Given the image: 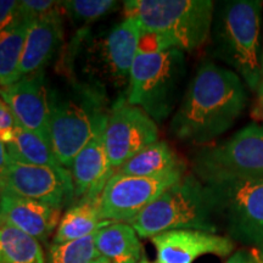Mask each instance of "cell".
<instances>
[{
  "label": "cell",
  "mask_w": 263,
  "mask_h": 263,
  "mask_svg": "<svg viewBox=\"0 0 263 263\" xmlns=\"http://www.w3.org/2000/svg\"><path fill=\"white\" fill-rule=\"evenodd\" d=\"M261 252H262V254H263V250H261Z\"/></svg>",
  "instance_id": "38"
},
{
  "label": "cell",
  "mask_w": 263,
  "mask_h": 263,
  "mask_svg": "<svg viewBox=\"0 0 263 263\" xmlns=\"http://www.w3.org/2000/svg\"><path fill=\"white\" fill-rule=\"evenodd\" d=\"M60 8V2L54 0H22L20 2V14L22 18L34 21Z\"/></svg>",
  "instance_id": "26"
},
{
  "label": "cell",
  "mask_w": 263,
  "mask_h": 263,
  "mask_svg": "<svg viewBox=\"0 0 263 263\" xmlns=\"http://www.w3.org/2000/svg\"><path fill=\"white\" fill-rule=\"evenodd\" d=\"M185 173L173 172L160 177H134L115 173L99 196L105 221L130 223L161 194L178 183Z\"/></svg>",
  "instance_id": "11"
},
{
  "label": "cell",
  "mask_w": 263,
  "mask_h": 263,
  "mask_svg": "<svg viewBox=\"0 0 263 263\" xmlns=\"http://www.w3.org/2000/svg\"><path fill=\"white\" fill-rule=\"evenodd\" d=\"M258 98L259 100H263V77L261 80V83L258 85Z\"/></svg>",
  "instance_id": "34"
},
{
  "label": "cell",
  "mask_w": 263,
  "mask_h": 263,
  "mask_svg": "<svg viewBox=\"0 0 263 263\" xmlns=\"http://www.w3.org/2000/svg\"><path fill=\"white\" fill-rule=\"evenodd\" d=\"M150 240L156 249L155 263H193L203 255L226 257L235 248L230 238L195 229L171 230Z\"/></svg>",
  "instance_id": "14"
},
{
  "label": "cell",
  "mask_w": 263,
  "mask_h": 263,
  "mask_svg": "<svg viewBox=\"0 0 263 263\" xmlns=\"http://www.w3.org/2000/svg\"><path fill=\"white\" fill-rule=\"evenodd\" d=\"M111 224L101 217L99 197L81 199L61 217L52 244L77 241L94 235L98 230Z\"/></svg>",
  "instance_id": "18"
},
{
  "label": "cell",
  "mask_w": 263,
  "mask_h": 263,
  "mask_svg": "<svg viewBox=\"0 0 263 263\" xmlns=\"http://www.w3.org/2000/svg\"><path fill=\"white\" fill-rule=\"evenodd\" d=\"M0 263H45L38 240L0 221Z\"/></svg>",
  "instance_id": "22"
},
{
  "label": "cell",
  "mask_w": 263,
  "mask_h": 263,
  "mask_svg": "<svg viewBox=\"0 0 263 263\" xmlns=\"http://www.w3.org/2000/svg\"><path fill=\"white\" fill-rule=\"evenodd\" d=\"M10 162H11V159H10L8 149H6V144L0 140V189H2L3 183L5 180Z\"/></svg>",
  "instance_id": "30"
},
{
  "label": "cell",
  "mask_w": 263,
  "mask_h": 263,
  "mask_svg": "<svg viewBox=\"0 0 263 263\" xmlns=\"http://www.w3.org/2000/svg\"><path fill=\"white\" fill-rule=\"evenodd\" d=\"M262 61H263V50H262Z\"/></svg>",
  "instance_id": "37"
},
{
  "label": "cell",
  "mask_w": 263,
  "mask_h": 263,
  "mask_svg": "<svg viewBox=\"0 0 263 263\" xmlns=\"http://www.w3.org/2000/svg\"><path fill=\"white\" fill-rule=\"evenodd\" d=\"M112 0H67L60 2V9L73 21L93 22L117 8Z\"/></svg>",
  "instance_id": "25"
},
{
  "label": "cell",
  "mask_w": 263,
  "mask_h": 263,
  "mask_svg": "<svg viewBox=\"0 0 263 263\" xmlns=\"http://www.w3.org/2000/svg\"><path fill=\"white\" fill-rule=\"evenodd\" d=\"M173 48V43L163 34L156 32L141 31L137 52L138 54H155V52H161Z\"/></svg>",
  "instance_id": "27"
},
{
  "label": "cell",
  "mask_w": 263,
  "mask_h": 263,
  "mask_svg": "<svg viewBox=\"0 0 263 263\" xmlns=\"http://www.w3.org/2000/svg\"><path fill=\"white\" fill-rule=\"evenodd\" d=\"M105 105L104 90L80 82L72 93L50 90L49 143L62 167L70 170L74 157L104 132L108 117Z\"/></svg>",
  "instance_id": "3"
},
{
  "label": "cell",
  "mask_w": 263,
  "mask_h": 263,
  "mask_svg": "<svg viewBox=\"0 0 263 263\" xmlns=\"http://www.w3.org/2000/svg\"><path fill=\"white\" fill-rule=\"evenodd\" d=\"M94 235L65 244H51L48 263H90L100 256L95 246Z\"/></svg>",
  "instance_id": "24"
},
{
  "label": "cell",
  "mask_w": 263,
  "mask_h": 263,
  "mask_svg": "<svg viewBox=\"0 0 263 263\" xmlns=\"http://www.w3.org/2000/svg\"><path fill=\"white\" fill-rule=\"evenodd\" d=\"M62 32L60 8L31 22L20 64V78L42 72L60 45Z\"/></svg>",
  "instance_id": "17"
},
{
  "label": "cell",
  "mask_w": 263,
  "mask_h": 263,
  "mask_svg": "<svg viewBox=\"0 0 263 263\" xmlns=\"http://www.w3.org/2000/svg\"><path fill=\"white\" fill-rule=\"evenodd\" d=\"M246 104L248 94L239 74L202 62L173 115L170 130L180 140L209 143L233 127Z\"/></svg>",
  "instance_id": "1"
},
{
  "label": "cell",
  "mask_w": 263,
  "mask_h": 263,
  "mask_svg": "<svg viewBox=\"0 0 263 263\" xmlns=\"http://www.w3.org/2000/svg\"><path fill=\"white\" fill-rule=\"evenodd\" d=\"M226 263H257L251 251H245V250H239L233 254L227 259Z\"/></svg>",
  "instance_id": "31"
},
{
  "label": "cell",
  "mask_w": 263,
  "mask_h": 263,
  "mask_svg": "<svg viewBox=\"0 0 263 263\" xmlns=\"http://www.w3.org/2000/svg\"><path fill=\"white\" fill-rule=\"evenodd\" d=\"M139 263H150V262H149V261H146L145 258H143V259H141V261H140Z\"/></svg>",
  "instance_id": "35"
},
{
  "label": "cell",
  "mask_w": 263,
  "mask_h": 263,
  "mask_svg": "<svg viewBox=\"0 0 263 263\" xmlns=\"http://www.w3.org/2000/svg\"><path fill=\"white\" fill-rule=\"evenodd\" d=\"M185 73V55L180 49L155 54L137 52L127 85V101L161 122L178 103Z\"/></svg>",
  "instance_id": "7"
},
{
  "label": "cell",
  "mask_w": 263,
  "mask_h": 263,
  "mask_svg": "<svg viewBox=\"0 0 263 263\" xmlns=\"http://www.w3.org/2000/svg\"><path fill=\"white\" fill-rule=\"evenodd\" d=\"M259 105H261V110L263 111V100H259Z\"/></svg>",
  "instance_id": "36"
},
{
  "label": "cell",
  "mask_w": 263,
  "mask_h": 263,
  "mask_svg": "<svg viewBox=\"0 0 263 263\" xmlns=\"http://www.w3.org/2000/svg\"><path fill=\"white\" fill-rule=\"evenodd\" d=\"M16 128H17V122L14 115L5 101L0 98V140L9 144L14 139Z\"/></svg>",
  "instance_id": "29"
},
{
  "label": "cell",
  "mask_w": 263,
  "mask_h": 263,
  "mask_svg": "<svg viewBox=\"0 0 263 263\" xmlns=\"http://www.w3.org/2000/svg\"><path fill=\"white\" fill-rule=\"evenodd\" d=\"M159 141L155 121L140 107L120 97L108 110L104 143L115 172L146 146Z\"/></svg>",
  "instance_id": "10"
},
{
  "label": "cell",
  "mask_w": 263,
  "mask_h": 263,
  "mask_svg": "<svg viewBox=\"0 0 263 263\" xmlns=\"http://www.w3.org/2000/svg\"><path fill=\"white\" fill-rule=\"evenodd\" d=\"M61 219V210L9 192H0V221L45 242Z\"/></svg>",
  "instance_id": "15"
},
{
  "label": "cell",
  "mask_w": 263,
  "mask_h": 263,
  "mask_svg": "<svg viewBox=\"0 0 263 263\" xmlns=\"http://www.w3.org/2000/svg\"><path fill=\"white\" fill-rule=\"evenodd\" d=\"M76 199H97L103 193L115 171L104 143V132L95 136L74 157L70 168Z\"/></svg>",
  "instance_id": "16"
},
{
  "label": "cell",
  "mask_w": 263,
  "mask_h": 263,
  "mask_svg": "<svg viewBox=\"0 0 263 263\" xmlns=\"http://www.w3.org/2000/svg\"><path fill=\"white\" fill-rule=\"evenodd\" d=\"M22 20L20 14V2L0 0V37L15 27Z\"/></svg>",
  "instance_id": "28"
},
{
  "label": "cell",
  "mask_w": 263,
  "mask_h": 263,
  "mask_svg": "<svg viewBox=\"0 0 263 263\" xmlns=\"http://www.w3.org/2000/svg\"><path fill=\"white\" fill-rule=\"evenodd\" d=\"M0 192L62 210L76 199L70 170L62 166H32L11 161Z\"/></svg>",
  "instance_id": "12"
},
{
  "label": "cell",
  "mask_w": 263,
  "mask_h": 263,
  "mask_svg": "<svg viewBox=\"0 0 263 263\" xmlns=\"http://www.w3.org/2000/svg\"><path fill=\"white\" fill-rule=\"evenodd\" d=\"M6 149L10 159L15 162L32 166H61L47 139L18 124L14 139L6 144Z\"/></svg>",
  "instance_id": "21"
},
{
  "label": "cell",
  "mask_w": 263,
  "mask_h": 263,
  "mask_svg": "<svg viewBox=\"0 0 263 263\" xmlns=\"http://www.w3.org/2000/svg\"><path fill=\"white\" fill-rule=\"evenodd\" d=\"M98 252L111 263H139L143 255L139 235L129 223H111L94 235Z\"/></svg>",
  "instance_id": "19"
},
{
  "label": "cell",
  "mask_w": 263,
  "mask_h": 263,
  "mask_svg": "<svg viewBox=\"0 0 263 263\" xmlns=\"http://www.w3.org/2000/svg\"><path fill=\"white\" fill-rule=\"evenodd\" d=\"M213 216L212 199L205 183L194 174H185L145 207L129 224L139 238L144 239L180 229L215 233Z\"/></svg>",
  "instance_id": "5"
},
{
  "label": "cell",
  "mask_w": 263,
  "mask_h": 263,
  "mask_svg": "<svg viewBox=\"0 0 263 263\" xmlns=\"http://www.w3.org/2000/svg\"><path fill=\"white\" fill-rule=\"evenodd\" d=\"M261 10L258 0H228L215 5L211 52L233 68L251 90L263 77Z\"/></svg>",
  "instance_id": "2"
},
{
  "label": "cell",
  "mask_w": 263,
  "mask_h": 263,
  "mask_svg": "<svg viewBox=\"0 0 263 263\" xmlns=\"http://www.w3.org/2000/svg\"><path fill=\"white\" fill-rule=\"evenodd\" d=\"M251 254L255 257L256 262H257V263H263V254L261 252V250L254 248V249L251 250Z\"/></svg>",
  "instance_id": "32"
},
{
  "label": "cell",
  "mask_w": 263,
  "mask_h": 263,
  "mask_svg": "<svg viewBox=\"0 0 263 263\" xmlns=\"http://www.w3.org/2000/svg\"><path fill=\"white\" fill-rule=\"evenodd\" d=\"M90 263H111L110 261H108L107 258H105L104 256H98L97 258H94L93 261H90Z\"/></svg>",
  "instance_id": "33"
},
{
  "label": "cell",
  "mask_w": 263,
  "mask_h": 263,
  "mask_svg": "<svg viewBox=\"0 0 263 263\" xmlns=\"http://www.w3.org/2000/svg\"><path fill=\"white\" fill-rule=\"evenodd\" d=\"M123 5L126 17L138 20L141 31L163 34L183 51L201 47L211 33V0H127Z\"/></svg>",
  "instance_id": "6"
},
{
  "label": "cell",
  "mask_w": 263,
  "mask_h": 263,
  "mask_svg": "<svg viewBox=\"0 0 263 263\" xmlns=\"http://www.w3.org/2000/svg\"><path fill=\"white\" fill-rule=\"evenodd\" d=\"M31 22L22 18L15 27L0 37V88L14 84L20 80V64Z\"/></svg>",
  "instance_id": "23"
},
{
  "label": "cell",
  "mask_w": 263,
  "mask_h": 263,
  "mask_svg": "<svg viewBox=\"0 0 263 263\" xmlns=\"http://www.w3.org/2000/svg\"><path fill=\"white\" fill-rule=\"evenodd\" d=\"M173 172L185 173V163L166 141L146 146L115 173L134 177H160Z\"/></svg>",
  "instance_id": "20"
},
{
  "label": "cell",
  "mask_w": 263,
  "mask_h": 263,
  "mask_svg": "<svg viewBox=\"0 0 263 263\" xmlns=\"http://www.w3.org/2000/svg\"><path fill=\"white\" fill-rule=\"evenodd\" d=\"M140 34V24L132 17H124L105 33H80L73 54L78 70L84 76L83 84L101 90L128 85Z\"/></svg>",
  "instance_id": "4"
},
{
  "label": "cell",
  "mask_w": 263,
  "mask_h": 263,
  "mask_svg": "<svg viewBox=\"0 0 263 263\" xmlns=\"http://www.w3.org/2000/svg\"><path fill=\"white\" fill-rule=\"evenodd\" d=\"M194 171L203 183L263 178V126L251 123L224 143L202 149Z\"/></svg>",
  "instance_id": "8"
},
{
  "label": "cell",
  "mask_w": 263,
  "mask_h": 263,
  "mask_svg": "<svg viewBox=\"0 0 263 263\" xmlns=\"http://www.w3.org/2000/svg\"><path fill=\"white\" fill-rule=\"evenodd\" d=\"M0 98L10 107L18 126L49 141L50 90L42 72L26 76L14 84L0 88Z\"/></svg>",
  "instance_id": "13"
},
{
  "label": "cell",
  "mask_w": 263,
  "mask_h": 263,
  "mask_svg": "<svg viewBox=\"0 0 263 263\" xmlns=\"http://www.w3.org/2000/svg\"><path fill=\"white\" fill-rule=\"evenodd\" d=\"M215 215L222 216L230 235L263 250V178L205 183Z\"/></svg>",
  "instance_id": "9"
}]
</instances>
